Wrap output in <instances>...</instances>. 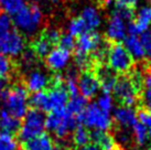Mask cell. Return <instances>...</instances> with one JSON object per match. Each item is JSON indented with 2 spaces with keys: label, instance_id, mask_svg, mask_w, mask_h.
Here are the masks:
<instances>
[{
  "label": "cell",
  "instance_id": "cell-1",
  "mask_svg": "<svg viewBox=\"0 0 151 150\" xmlns=\"http://www.w3.org/2000/svg\"><path fill=\"white\" fill-rule=\"evenodd\" d=\"M78 126L77 117L66 112V109H59L51 112L45 118V128L54 133L59 139H66L68 135Z\"/></svg>",
  "mask_w": 151,
  "mask_h": 150
},
{
  "label": "cell",
  "instance_id": "cell-2",
  "mask_svg": "<svg viewBox=\"0 0 151 150\" xmlns=\"http://www.w3.org/2000/svg\"><path fill=\"white\" fill-rule=\"evenodd\" d=\"M43 22V13L38 4H30L24 7L13 17V23L21 32L32 35L39 30Z\"/></svg>",
  "mask_w": 151,
  "mask_h": 150
},
{
  "label": "cell",
  "instance_id": "cell-3",
  "mask_svg": "<svg viewBox=\"0 0 151 150\" xmlns=\"http://www.w3.org/2000/svg\"><path fill=\"white\" fill-rule=\"evenodd\" d=\"M106 62L114 72L120 75L129 73L134 66V61L125 45L120 42H110Z\"/></svg>",
  "mask_w": 151,
  "mask_h": 150
},
{
  "label": "cell",
  "instance_id": "cell-4",
  "mask_svg": "<svg viewBox=\"0 0 151 150\" xmlns=\"http://www.w3.org/2000/svg\"><path fill=\"white\" fill-rule=\"evenodd\" d=\"M78 124L84 127L94 128L97 130L109 131L113 128V120L109 114L103 112L98 108L97 104L91 103L86 106V108L77 116Z\"/></svg>",
  "mask_w": 151,
  "mask_h": 150
},
{
  "label": "cell",
  "instance_id": "cell-5",
  "mask_svg": "<svg viewBox=\"0 0 151 150\" xmlns=\"http://www.w3.org/2000/svg\"><path fill=\"white\" fill-rule=\"evenodd\" d=\"M28 103L29 95L27 87L23 84H16L9 88L8 97L4 103V109L19 119L24 117L28 112Z\"/></svg>",
  "mask_w": 151,
  "mask_h": 150
},
{
  "label": "cell",
  "instance_id": "cell-6",
  "mask_svg": "<svg viewBox=\"0 0 151 150\" xmlns=\"http://www.w3.org/2000/svg\"><path fill=\"white\" fill-rule=\"evenodd\" d=\"M45 118L43 112L39 109H31L25 114L23 123L19 130V139L27 142L43 133L45 128Z\"/></svg>",
  "mask_w": 151,
  "mask_h": 150
},
{
  "label": "cell",
  "instance_id": "cell-7",
  "mask_svg": "<svg viewBox=\"0 0 151 150\" xmlns=\"http://www.w3.org/2000/svg\"><path fill=\"white\" fill-rule=\"evenodd\" d=\"M113 93L120 106L132 107L134 105H138L139 107L140 105V94L137 92L127 74L118 76L117 82L113 88Z\"/></svg>",
  "mask_w": 151,
  "mask_h": 150
},
{
  "label": "cell",
  "instance_id": "cell-8",
  "mask_svg": "<svg viewBox=\"0 0 151 150\" xmlns=\"http://www.w3.org/2000/svg\"><path fill=\"white\" fill-rule=\"evenodd\" d=\"M25 49L24 38L19 31L11 30L0 37V53L7 58H17Z\"/></svg>",
  "mask_w": 151,
  "mask_h": 150
},
{
  "label": "cell",
  "instance_id": "cell-9",
  "mask_svg": "<svg viewBox=\"0 0 151 150\" xmlns=\"http://www.w3.org/2000/svg\"><path fill=\"white\" fill-rule=\"evenodd\" d=\"M93 72L96 75L103 93L110 94V92H113V88L118 79L117 73L114 72L107 65V63H96L93 69Z\"/></svg>",
  "mask_w": 151,
  "mask_h": 150
},
{
  "label": "cell",
  "instance_id": "cell-10",
  "mask_svg": "<svg viewBox=\"0 0 151 150\" xmlns=\"http://www.w3.org/2000/svg\"><path fill=\"white\" fill-rule=\"evenodd\" d=\"M77 87L81 95L85 97L86 100L95 97L97 92L99 91L101 85L97 79L96 75L93 71H84L81 72L77 79Z\"/></svg>",
  "mask_w": 151,
  "mask_h": 150
},
{
  "label": "cell",
  "instance_id": "cell-11",
  "mask_svg": "<svg viewBox=\"0 0 151 150\" xmlns=\"http://www.w3.org/2000/svg\"><path fill=\"white\" fill-rule=\"evenodd\" d=\"M114 121L115 123H113V125H116L117 128H122V129L132 128L138 123L137 112H134L132 107L118 106L114 110Z\"/></svg>",
  "mask_w": 151,
  "mask_h": 150
},
{
  "label": "cell",
  "instance_id": "cell-12",
  "mask_svg": "<svg viewBox=\"0 0 151 150\" xmlns=\"http://www.w3.org/2000/svg\"><path fill=\"white\" fill-rule=\"evenodd\" d=\"M134 19L128 25V33L138 35L147 31L149 25L151 23V6H146L139 10V12L134 16Z\"/></svg>",
  "mask_w": 151,
  "mask_h": 150
},
{
  "label": "cell",
  "instance_id": "cell-13",
  "mask_svg": "<svg viewBox=\"0 0 151 150\" xmlns=\"http://www.w3.org/2000/svg\"><path fill=\"white\" fill-rule=\"evenodd\" d=\"M126 38V25L122 18L111 12L108 18L105 39L109 42H119Z\"/></svg>",
  "mask_w": 151,
  "mask_h": 150
},
{
  "label": "cell",
  "instance_id": "cell-14",
  "mask_svg": "<svg viewBox=\"0 0 151 150\" xmlns=\"http://www.w3.org/2000/svg\"><path fill=\"white\" fill-rule=\"evenodd\" d=\"M71 60V52L61 48L51 50L45 58V64L52 71H61L66 67Z\"/></svg>",
  "mask_w": 151,
  "mask_h": 150
},
{
  "label": "cell",
  "instance_id": "cell-15",
  "mask_svg": "<svg viewBox=\"0 0 151 150\" xmlns=\"http://www.w3.org/2000/svg\"><path fill=\"white\" fill-rule=\"evenodd\" d=\"M91 141L101 150H122L110 131L94 129L91 133Z\"/></svg>",
  "mask_w": 151,
  "mask_h": 150
},
{
  "label": "cell",
  "instance_id": "cell-16",
  "mask_svg": "<svg viewBox=\"0 0 151 150\" xmlns=\"http://www.w3.org/2000/svg\"><path fill=\"white\" fill-rule=\"evenodd\" d=\"M49 85H50V77L45 73L37 69L32 70L25 77L24 86L31 92H41L44 88L49 87Z\"/></svg>",
  "mask_w": 151,
  "mask_h": 150
},
{
  "label": "cell",
  "instance_id": "cell-17",
  "mask_svg": "<svg viewBox=\"0 0 151 150\" xmlns=\"http://www.w3.org/2000/svg\"><path fill=\"white\" fill-rule=\"evenodd\" d=\"M20 127L21 124L18 118L9 114L6 109H0V133H8L12 136L19 133Z\"/></svg>",
  "mask_w": 151,
  "mask_h": 150
},
{
  "label": "cell",
  "instance_id": "cell-18",
  "mask_svg": "<svg viewBox=\"0 0 151 150\" xmlns=\"http://www.w3.org/2000/svg\"><path fill=\"white\" fill-rule=\"evenodd\" d=\"M125 48H126L132 58H137L139 61H142L146 58V51L143 48L142 43L140 41L138 35L128 34L125 38Z\"/></svg>",
  "mask_w": 151,
  "mask_h": 150
},
{
  "label": "cell",
  "instance_id": "cell-19",
  "mask_svg": "<svg viewBox=\"0 0 151 150\" xmlns=\"http://www.w3.org/2000/svg\"><path fill=\"white\" fill-rule=\"evenodd\" d=\"M53 147V139L47 133H42L29 141L23 142L22 150H52Z\"/></svg>",
  "mask_w": 151,
  "mask_h": 150
},
{
  "label": "cell",
  "instance_id": "cell-20",
  "mask_svg": "<svg viewBox=\"0 0 151 150\" xmlns=\"http://www.w3.org/2000/svg\"><path fill=\"white\" fill-rule=\"evenodd\" d=\"M80 17L82 18V20L84 21L88 31H94L96 28H98L101 25V14L97 11V9L94 8V7H85L82 10Z\"/></svg>",
  "mask_w": 151,
  "mask_h": 150
},
{
  "label": "cell",
  "instance_id": "cell-21",
  "mask_svg": "<svg viewBox=\"0 0 151 150\" xmlns=\"http://www.w3.org/2000/svg\"><path fill=\"white\" fill-rule=\"evenodd\" d=\"M52 44L46 40L45 38L43 37L42 34H40L38 38H35L32 40V42L30 43L29 48L33 51V53L37 55L38 58H46L47 54L51 52L52 49Z\"/></svg>",
  "mask_w": 151,
  "mask_h": 150
},
{
  "label": "cell",
  "instance_id": "cell-22",
  "mask_svg": "<svg viewBox=\"0 0 151 150\" xmlns=\"http://www.w3.org/2000/svg\"><path fill=\"white\" fill-rule=\"evenodd\" d=\"M87 100L82 95H77L75 97H72L71 100H68L66 104V112L73 116H78L87 106Z\"/></svg>",
  "mask_w": 151,
  "mask_h": 150
},
{
  "label": "cell",
  "instance_id": "cell-23",
  "mask_svg": "<svg viewBox=\"0 0 151 150\" xmlns=\"http://www.w3.org/2000/svg\"><path fill=\"white\" fill-rule=\"evenodd\" d=\"M29 102L30 104L33 106L34 109H39L41 112H50L47 93L44 91L33 93L32 96L29 98Z\"/></svg>",
  "mask_w": 151,
  "mask_h": 150
},
{
  "label": "cell",
  "instance_id": "cell-24",
  "mask_svg": "<svg viewBox=\"0 0 151 150\" xmlns=\"http://www.w3.org/2000/svg\"><path fill=\"white\" fill-rule=\"evenodd\" d=\"M72 140H73L74 145L77 148L89 145V142H91V133L83 125H78L73 131Z\"/></svg>",
  "mask_w": 151,
  "mask_h": 150
},
{
  "label": "cell",
  "instance_id": "cell-25",
  "mask_svg": "<svg viewBox=\"0 0 151 150\" xmlns=\"http://www.w3.org/2000/svg\"><path fill=\"white\" fill-rule=\"evenodd\" d=\"M132 137H134V145L138 147H142L146 145L148 139V130L147 127L143 126L141 123H137L132 127Z\"/></svg>",
  "mask_w": 151,
  "mask_h": 150
},
{
  "label": "cell",
  "instance_id": "cell-26",
  "mask_svg": "<svg viewBox=\"0 0 151 150\" xmlns=\"http://www.w3.org/2000/svg\"><path fill=\"white\" fill-rule=\"evenodd\" d=\"M25 6L23 0H0V8L7 14H17Z\"/></svg>",
  "mask_w": 151,
  "mask_h": 150
},
{
  "label": "cell",
  "instance_id": "cell-27",
  "mask_svg": "<svg viewBox=\"0 0 151 150\" xmlns=\"http://www.w3.org/2000/svg\"><path fill=\"white\" fill-rule=\"evenodd\" d=\"M88 30L85 25L84 21L82 20L81 17L73 18L68 25V33L73 37H80L83 33L87 32Z\"/></svg>",
  "mask_w": 151,
  "mask_h": 150
},
{
  "label": "cell",
  "instance_id": "cell-28",
  "mask_svg": "<svg viewBox=\"0 0 151 150\" xmlns=\"http://www.w3.org/2000/svg\"><path fill=\"white\" fill-rule=\"evenodd\" d=\"M13 71V64L11 60L0 53V79H8Z\"/></svg>",
  "mask_w": 151,
  "mask_h": 150
},
{
  "label": "cell",
  "instance_id": "cell-29",
  "mask_svg": "<svg viewBox=\"0 0 151 150\" xmlns=\"http://www.w3.org/2000/svg\"><path fill=\"white\" fill-rule=\"evenodd\" d=\"M0 150H18V142L13 136L0 133Z\"/></svg>",
  "mask_w": 151,
  "mask_h": 150
},
{
  "label": "cell",
  "instance_id": "cell-30",
  "mask_svg": "<svg viewBox=\"0 0 151 150\" xmlns=\"http://www.w3.org/2000/svg\"><path fill=\"white\" fill-rule=\"evenodd\" d=\"M37 55L33 53V51L31 50L30 48H27L24 49V51L22 52L21 54V62H22V65L24 69H30V67H32L37 62Z\"/></svg>",
  "mask_w": 151,
  "mask_h": 150
},
{
  "label": "cell",
  "instance_id": "cell-31",
  "mask_svg": "<svg viewBox=\"0 0 151 150\" xmlns=\"http://www.w3.org/2000/svg\"><path fill=\"white\" fill-rule=\"evenodd\" d=\"M97 106L103 112L109 114L113 109V98L110 94H103L97 100Z\"/></svg>",
  "mask_w": 151,
  "mask_h": 150
},
{
  "label": "cell",
  "instance_id": "cell-32",
  "mask_svg": "<svg viewBox=\"0 0 151 150\" xmlns=\"http://www.w3.org/2000/svg\"><path fill=\"white\" fill-rule=\"evenodd\" d=\"M59 45H60L59 48H61V49H64V50H67L71 52L72 50L75 49V40H74V37L71 35L70 33L61 34Z\"/></svg>",
  "mask_w": 151,
  "mask_h": 150
},
{
  "label": "cell",
  "instance_id": "cell-33",
  "mask_svg": "<svg viewBox=\"0 0 151 150\" xmlns=\"http://www.w3.org/2000/svg\"><path fill=\"white\" fill-rule=\"evenodd\" d=\"M43 37L45 38L47 41L50 42L52 45L54 46L56 44H59L60 38H61V32L59 30L54 29V28H47V29L43 30L42 33Z\"/></svg>",
  "mask_w": 151,
  "mask_h": 150
},
{
  "label": "cell",
  "instance_id": "cell-34",
  "mask_svg": "<svg viewBox=\"0 0 151 150\" xmlns=\"http://www.w3.org/2000/svg\"><path fill=\"white\" fill-rule=\"evenodd\" d=\"M12 28V20L6 12H0V37L8 33Z\"/></svg>",
  "mask_w": 151,
  "mask_h": 150
},
{
  "label": "cell",
  "instance_id": "cell-35",
  "mask_svg": "<svg viewBox=\"0 0 151 150\" xmlns=\"http://www.w3.org/2000/svg\"><path fill=\"white\" fill-rule=\"evenodd\" d=\"M137 119L143 126H146L148 128H151V110L143 108V107H138Z\"/></svg>",
  "mask_w": 151,
  "mask_h": 150
},
{
  "label": "cell",
  "instance_id": "cell-36",
  "mask_svg": "<svg viewBox=\"0 0 151 150\" xmlns=\"http://www.w3.org/2000/svg\"><path fill=\"white\" fill-rule=\"evenodd\" d=\"M139 107H143L151 110V87L145 88L140 96V105Z\"/></svg>",
  "mask_w": 151,
  "mask_h": 150
},
{
  "label": "cell",
  "instance_id": "cell-37",
  "mask_svg": "<svg viewBox=\"0 0 151 150\" xmlns=\"http://www.w3.org/2000/svg\"><path fill=\"white\" fill-rule=\"evenodd\" d=\"M139 0H115V7L118 8H128L134 10Z\"/></svg>",
  "mask_w": 151,
  "mask_h": 150
},
{
  "label": "cell",
  "instance_id": "cell-38",
  "mask_svg": "<svg viewBox=\"0 0 151 150\" xmlns=\"http://www.w3.org/2000/svg\"><path fill=\"white\" fill-rule=\"evenodd\" d=\"M76 150H101V149L98 146L94 145V144H89V145H86L84 147H80V148H77Z\"/></svg>",
  "mask_w": 151,
  "mask_h": 150
},
{
  "label": "cell",
  "instance_id": "cell-39",
  "mask_svg": "<svg viewBox=\"0 0 151 150\" xmlns=\"http://www.w3.org/2000/svg\"><path fill=\"white\" fill-rule=\"evenodd\" d=\"M111 1L113 0H97V4H98V6L101 7V8H106V7H108L109 4H111Z\"/></svg>",
  "mask_w": 151,
  "mask_h": 150
},
{
  "label": "cell",
  "instance_id": "cell-40",
  "mask_svg": "<svg viewBox=\"0 0 151 150\" xmlns=\"http://www.w3.org/2000/svg\"><path fill=\"white\" fill-rule=\"evenodd\" d=\"M52 150H68V149H67L66 147H63V146H61V145H59V146L53 147V149Z\"/></svg>",
  "mask_w": 151,
  "mask_h": 150
},
{
  "label": "cell",
  "instance_id": "cell-41",
  "mask_svg": "<svg viewBox=\"0 0 151 150\" xmlns=\"http://www.w3.org/2000/svg\"><path fill=\"white\" fill-rule=\"evenodd\" d=\"M148 138L150 139V141H151V128H149V130H148Z\"/></svg>",
  "mask_w": 151,
  "mask_h": 150
},
{
  "label": "cell",
  "instance_id": "cell-42",
  "mask_svg": "<svg viewBox=\"0 0 151 150\" xmlns=\"http://www.w3.org/2000/svg\"><path fill=\"white\" fill-rule=\"evenodd\" d=\"M51 1H52V2H58L59 0H51Z\"/></svg>",
  "mask_w": 151,
  "mask_h": 150
},
{
  "label": "cell",
  "instance_id": "cell-43",
  "mask_svg": "<svg viewBox=\"0 0 151 150\" xmlns=\"http://www.w3.org/2000/svg\"><path fill=\"white\" fill-rule=\"evenodd\" d=\"M31 1H39V0H31Z\"/></svg>",
  "mask_w": 151,
  "mask_h": 150
}]
</instances>
